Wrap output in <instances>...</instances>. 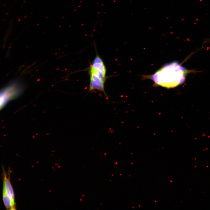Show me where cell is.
<instances>
[{
    "instance_id": "cell-1",
    "label": "cell",
    "mask_w": 210,
    "mask_h": 210,
    "mask_svg": "<svg viewBox=\"0 0 210 210\" xmlns=\"http://www.w3.org/2000/svg\"><path fill=\"white\" fill-rule=\"evenodd\" d=\"M196 71L187 69L176 61L163 66L150 76L155 84L169 88L183 83L187 75Z\"/></svg>"
},
{
    "instance_id": "cell-2",
    "label": "cell",
    "mask_w": 210,
    "mask_h": 210,
    "mask_svg": "<svg viewBox=\"0 0 210 210\" xmlns=\"http://www.w3.org/2000/svg\"><path fill=\"white\" fill-rule=\"evenodd\" d=\"M90 83L89 89L91 91H104L106 69L102 59L97 55L89 68Z\"/></svg>"
},
{
    "instance_id": "cell-3",
    "label": "cell",
    "mask_w": 210,
    "mask_h": 210,
    "mask_svg": "<svg viewBox=\"0 0 210 210\" xmlns=\"http://www.w3.org/2000/svg\"><path fill=\"white\" fill-rule=\"evenodd\" d=\"M2 198L4 205L7 209L15 210V195L11 183L10 174L3 170Z\"/></svg>"
},
{
    "instance_id": "cell-4",
    "label": "cell",
    "mask_w": 210,
    "mask_h": 210,
    "mask_svg": "<svg viewBox=\"0 0 210 210\" xmlns=\"http://www.w3.org/2000/svg\"><path fill=\"white\" fill-rule=\"evenodd\" d=\"M210 41V38L208 39V40H207L206 41V42H209Z\"/></svg>"
}]
</instances>
